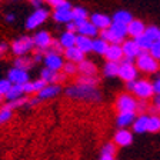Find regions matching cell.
Listing matches in <instances>:
<instances>
[{
    "label": "cell",
    "mask_w": 160,
    "mask_h": 160,
    "mask_svg": "<svg viewBox=\"0 0 160 160\" xmlns=\"http://www.w3.org/2000/svg\"><path fill=\"white\" fill-rule=\"evenodd\" d=\"M66 96L73 100L87 102V103H99L102 100V93L96 86H87V84L74 83L66 89Z\"/></svg>",
    "instance_id": "obj_1"
},
{
    "label": "cell",
    "mask_w": 160,
    "mask_h": 160,
    "mask_svg": "<svg viewBox=\"0 0 160 160\" xmlns=\"http://www.w3.org/2000/svg\"><path fill=\"white\" fill-rule=\"evenodd\" d=\"M10 50L14 56H26L34 50V40L32 36H20L10 43Z\"/></svg>",
    "instance_id": "obj_2"
},
{
    "label": "cell",
    "mask_w": 160,
    "mask_h": 160,
    "mask_svg": "<svg viewBox=\"0 0 160 160\" xmlns=\"http://www.w3.org/2000/svg\"><path fill=\"white\" fill-rule=\"evenodd\" d=\"M136 67L139 69V72L152 74V73H156L160 66H159V60L154 59L149 52H142V53L137 56Z\"/></svg>",
    "instance_id": "obj_3"
},
{
    "label": "cell",
    "mask_w": 160,
    "mask_h": 160,
    "mask_svg": "<svg viewBox=\"0 0 160 160\" xmlns=\"http://www.w3.org/2000/svg\"><path fill=\"white\" fill-rule=\"evenodd\" d=\"M139 74V69L136 67V64L133 63V59L130 57H123L120 62V69H119V77L124 82H133L137 79Z\"/></svg>",
    "instance_id": "obj_4"
},
{
    "label": "cell",
    "mask_w": 160,
    "mask_h": 160,
    "mask_svg": "<svg viewBox=\"0 0 160 160\" xmlns=\"http://www.w3.org/2000/svg\"><path fill=\"white\" fill-rule=\"evenodd\" d=\"M114 107L119 113H122V112H134L136 113L137 99L130 93H122L117 96L116 102H114Z\"/></svg>",
    "instance_id": "obj_5"
},
{
    "label": "cell",
    "mask_w": 160,
    "mask_h": 160,
    "mask_svg": "<svg viewBox=\"0 0 160 160\" xmlns=\"http://www.w3.org/2000/svg\"><path fill=\"white\" fill-rule=\"evenodd\" d=\"M47 19H49V10L43 9V7L34 9V12H32L30 16L26 19L24 27H26L27 30H34V29L42 26Z\"/></svg>",
    "instance_id": "obj_6"
},
{
    "label": "cell",
    "mask_w": 160,
    "mask_h": 160,
    "mask_svg": "<svg viewBox=\"0 0 160 160\" xmlns=\"http://www.w3.org/2000/svg\"><path fill=\"white\" fill-rule=\"evenodd\" d=\"M133 94L137 97V99L149 100L150 97H153V96H154V87H153V83H150L149 80H146V79L136 80V84H134Z\"/></svg>",
    "instance_id": "obj_7"
},
{
    "label": "cell",
    "mask_w": 160,
    "mask_h": 160,
    "mask_svg": "<svg viewBox=\"0 0 160 160\" xmlns=\"http://www.w3.org/2000/svg\"><path fill=\"white\" fill-rule=\"evenodd\" d=\"M64 62H66V60H64L63 54L53 53V52H46V54H44V57H43L44 67L52 69V70H54V72H62Z\"/></svg>",
    "instance_id": "obj_8"
},
{
    "label": "cell",
    "mask_w": 160,
    "mask_h": 160,
    "mask_svg": "<svg viewBox=\"0 0 160 160\" xmlns=\"http://www.w3.org/2000/svg\"><path fill=\"white\" fill-rule=\"evenodd\" d=\"M33 40H34V49L47 52L52 42H53V37L47 30H37L33 36Z\"/></svg>",
    "instance_id": "obj_9"
},
{
    "label": "cell",
    "mask_w": 160,
    "mask_h": 160,
    "mask_svg": "<svg viewBox=\"0 0 160 160\" xmlns=\"http://www.w3.org/2000/svg\"><path fill=\"white\" fill-rule=\"evenodd\" d=\"M40 77H42L46 83H56V84H62L63 82L67 80V76L63 72H54V70L47 69V67H44V69L40 72Z\"/></svg>",
    "instance_id": "obj_10"
},
{
    "label": "cell",
    "mask_w": 160,
    "mask_h": 160,
    "mask_svg": "<svg viewBox=\"0 0 160 160\" xmlns=\"http://www.w3.org/2000/svg\"><path fill=\"white\" fill-rule=\"evenodd\" d=\"M72 4H66V6L63 7H57V9L53 10V19L54 22H57V23H69V22H72L73 20V16H72Z\"/></svg>",
    "instance_id": "obj_11"
},
{
    "label": "cell",
    "mask_w": 160,
    "mask_h": 160,
    "mask_svg": "<svg viewBox=\"0 0 160 160\" xmlns=\"http://www.w3.org/2000/svg\"><path fill=\"white\" fill-rule=\"evenodd\" d=\"M7 79L12 82L13 84H24L26 82H29V72L23 69H17V67H12L7 72Z\"/></svg>",
    "instance_id": "obj_12"
},
{
    "label": "cell",
    "mask_w": 160,
    "mask_h": 160,
    "mask_svg": "<svg viewBox=\"0 0 160 160\" xmlns=\"http://www.w3.org/2000/svg\"><path fill=\"white\" fill-rule=\"evenodd\" d=\"M60 92H62V86H60V84L47 83L46 86H44L43 89H42L39 93L36 94V96L39 97L40 102H42V100H50V99H53V97L59 96Z\"/></svg>",
    "instance_id": "obj_13"
},
{
    "label": "cell",
    "mask_w": 160,
    "mask_h": 160,
    "mask_svg": "<svg viewBox=\"0 0 160 160\" xmlns=\"http://www.w3.org/2000/svg\"><path fill=\"white\" fill-rule=\"evenodd\" d=\"M132 142H133V133L127 129H119L113 136V143L120 147L129 146L132 144Z\"/></svg>",
    "instance_id": "obj_14"
},
{
    "label": "cell",
    "mask_w": 160,
    "mask_h": 160,
    "mask_svg": "<svg viewBox=\"0 0 160 160\" xmlns=\"http://www.w3.org/2000/svg\"><path fill=\"white\" fill-rule=\"evenodd\" d=\"M63 57L66 62H73V63L79 64L80 62H83L86 59V53H83L77 46H73V47H69V49H64Z\"/></svg>",
    "instance_id": "obj_15"
},
{
    "label": "cell",
    "mask_w": 160,
    "mask_h": 160,
    "mask_svg": "<svg viewBox=\"0 0 160 160\" xmlns=\"http://www.w3.org/2000/svg\"><path fill=\"white\" fill-rule=\"evenodd\" d=\"M104 57L107 59V62H117V63H120L122 59L124 57L122 44H109L106 53H104Z\"/></svg>",
    "instance_id": "obj_16"
},
{
    "label": "cell",
    "mask_w": 160,
    "mask_h": 160,
    "mask_svg": "<svg viewBox=\"0 0 160 160\" xmlns=\"http://www.w3.org/2000/svg\"><path fill=\"white\" fill-rule=\"evenodd\" d=\"M89 20L97 27V29L100 30V32H102V30L109 29L110 24L113 23V20L110 19L107 14H103V13H93Z\"/></svg>",
    "instance_id": "obj_17"
},
{
    "label": "cell",
    "mask_w": 160,
    "mask_h": 160,
    "mask_svg": "<svg viewBox=\"0 0 160 160\" xmlns=\"http://www.w3.org/2000/svg\"><path fill=\"white\" fill-rule=\"evenodd\" d=\"M122 49H123L124 57H130V59H137V56L142 53V50H140V47L134 42V39L124 40L123 43H122Z\"/></svg>",
    "instance_id": "obj_18"
},
{
    "label": "cell",
    "mask_w": 160,
    "mask_h": 160,
    "mask_svg": "<svg viewBox=\"0 0 160 160\" xmlns=\"http://www.w3.org/2000/svg\"><path fill=\"white\" fill-rule=\"evenodd\" d=\"M77 34H83V36L94 39V37L99 34V29H97L90 20H86L83 23L77 24Z\"/></svg>",
    "instance_id": "obj_19"
},
{
    "label": "cell",
    "mask_w": 160,
    "mask_h": 160,
    "mask_svg": "<svg viewBox=\"0 0 160 160\" xmlns=\"http://www.w3.org/2000/svg\"><path fill=\"white\" fill-rule=\"evenodd\" d=\"M134 119H136L134 112H122L116 117V124L119 126V129H127L129 126L133 124Z\"/></svg>",
    "instance_id": "obj_20"
},
{
    "label": "cell",
    "mask_w": 160,
    "mask_h": 160,
    "mask_svg": "<svg viewBox=\"0 0 160 160\" xmlns=\"http://www.w3.org/2000/svg\"><path fill=\"white\" fill-rule=\"evenodd\" d=\"M79 74L80 76H97V66L92 60L84 59L79 64Z\"/></svg>",
    "instance_id": "obj_21"
},
{
    "label": "cell",
    "mask_w": 160,
    "mask_h": 160,
    "mask_svg": "<svg viewBox=\"0 0 160 160\" xmlns=\"http://www.w3.org/2000/svg\"><path fill=\"white\" fill-rule=\"evenodd\" d=\"M144 32H146V26H144V23L142 20L133 19L127 24V33H129V36L133 37V39H136L140 34H144Z\"/></svg>",
    "instance_id": "obj_22"
},
{
    "label": "cell",
    "mask_w": 160,
    "mask_h": 160,
    "mask_svg": "<svg viewBox=\"0 0 160 160\" xmlns=\"http://www.w3.org/2000/svg\"><path fill=\"white\" fill-rule=\"evenodd\" d=\"M76 40H77V33L76 32H69V30H64L59 37V42L63 46V49L76 46Z\"/></svg>",
    "instance_id": "obj_23"
},
{
    "label": "cell",
    "mask_w": 160,
    "mask_h": 160,
    "mask_svg": "<svg viewBox=\"0 0 160 160\" xmlns=\"http://www.w3.org/2000/svg\"><path fill=\"white\" fill-rule=\"evenodd\" d=\"M34 64V60L32 56H16V59L13 60V67H17V69H23L29 72Z\"/></svg>",
    "instance_id": "obj_24"
},
{
    "label": "cell",
    "mask_w": 160,
    "mask_h": 160,
    "mask_svg": "<svg viewBox=\"0 0 160 160\" xmlns=\"http://www.w3.org/2000/svg\"><path fill=\"white\" fill-rule=\"evenodd\" d=\"M147 124H149V116L146 113L140 114V116H137L134 119L133 124H132L133 132L134 133H144V132H147Z\"/></svg>",
    "instance_id": "obj_25"
},
{
    "label": "cell",
    "mask_w": 160,
    "mask_h": 160,
    "mask_svg": "<svg viewBox=\"0 0 160 160\" xmlns=\"http://www.w3.org/2000/svg\"><path fill=\"white\" fill-rule=\"evenodd\" d=\"M76 46L79 47L83 53H89V52H92V47H93V39H92V37H87V36H83V34H77Z\"/></svg>",
    "instance_id": "obj_26"
},
{
    "label": "cell",
    "mask_w": 160,
    "mask_h": 160,
    "mask_svg": "<svg viewBox=\"0 0 160 160\" xmlns=\"http://www.w3.org/2000/svg\"><path fill=\"white\" fill-rule=\"evenodd\" d=\"M72 16H73V22L76 24H80L89 20V13H87V10L82 6H76L72 9Z\"/></svg>",
    "instance_id": "obj_27"
},
{
    "label": "cell",
    "mask_w": 160,
    "mask_h": 160,
    "mask_svg": "<svg viewBox=\"0 0 160 160\" xmlns=\"http://www.w3.org/2000/svg\"><path fill=\"white\" fill-rule=\"evenodd\" d=\"M109 29L112 30V33H113L114 36H116L117 39H120V40H124L126 39V36H129V33H127V24L113 22V23L110 24Z\"/></svg>",
    "instance_id": "obj_28"
},
{
    "label": "cell",
    "mask_w": 160,
    "mask_h": 160,
    "mask_svg": "<svg viewBox=\"0 0 160 160\" xmlns=\"http://www.w3.org/2000/svg\"><path fill=\"white\" fill-rule=\"evenodd\" d=\"M119 69H120V63H117V62H106V64L103 66V74L106 77L119 76Z\"/></svg>",
    "instance_id": "obj_29"
},
{
    "label": "cell",
    "mask_w": 160,
    "mask_h": 160,
    "mask_svg": "<svg viewBox=\"0 0 160 160\" xmlns=\"http://www.w3.org/2000/svg\"><path fill=\"white\" fill-rule=\"evenodd\" d=\"M134 42L137 43V46L140 47V50H142V52H149L150 47H152V44H153V40L150 39L146 33L137 36L136 39H134Z\"/></svg>",
    "instance_id": "obj_30"
},
{
    "label": "cell",
    "mask_w": 160,
    "mask_h": 160,
    "mask_svg": "<svg viewBox=\"0 0 160 160\" xmlns=\"http://www.w3.org/2000/svg\"><path fill=\"white\" fill-rule=\"evenodd\" d=\"M23 96H24L23 84H12V89L6 94V99H7V102H10V100L20 99V97H23Z\"/></svg>",
    "instance_id": "obj_31"
},
{
    "label": "cell",
    "mask_w": 160,
    "mask_h": 160,
    "mask_svg": "<svg viewBox=\"0 0 160 160\" xmlns=\"http://www.w3.org/2000/svg\"><path fill=\"white\" fill-rule=\"evenodd\" d=\"M113 22H117V23H123V24H129L132 20H133V16L130 14V12L127 10H119L113 14Z\"/></svg>",
    "instance_id": "obj_32"
},
{
    "label": "cell",
    "mask_w": 160,
    "mask_h": 160,
    "mask_svg": "<svg viewBox=\"0 0 160 160\" xmlns=\"http://www.w3.org/2000/svg\"><path fill=\"white\" fill-rule=\"evenodd\" d=\"M107 47H109V43H107L106 40L102 39V37H99V39H93V47H92V52H94L96 54H103L104 56Z\"/></svg>",
    "instance_id": "obj_33"
},
{
    "label": "cell",
    "mask_w": 160,
    "mask_h": 160,
    "mask_svg": "<svg viewBox=\"0 0 160 160\" xmlns=\"http://www.w3.org/2000/svg\"><path fill=\"white\" fill-rule=\"evenodd\" d=\"M99 34H100V37H102L103 40H106V42H107L109 44H122V43L124 42V40L117 39V37L114 36L113 33H112V30H110V29L102 30V32H100Z\"/></svg>",
    "instance_id": "obj_34"
},
{
    "label": "cell",
    "mask_w": 160,
    "mask_h": 160,
    "mask_svg": "<svg viewBox=\"0 0 160 160\" xmlns=\"http://www.w3.org/2000/svg\"><path fill=\"white\" fill-rule=\"evenodd\" d=\"M62 72H63L67 77L76 76V74H79V66H77V63H73V62H64Z\"/></svg>",
    "instance_id": "obj_35"
},
{
    "label": "cell",
    "mask_w": 160,
    "mask_h": 160,
    "mask_svg": "<svg viewBox=\"0 0 160 160\" xmlns=\"http://www.w3.org/2000/svg\"><path fill=\"white\" fill-rule=\"evenodd\" d=\"M99 77L97 76H77L76 79V83H80V84H87V86H96L99 84Z\"/></svg>",
    "instance_id": "obj_36"
},
{
    "label": "cell",
    "mask_w": 160,
    "mask_h": 160,
    "mask_svg": "<svg viewBox=\"0 0 160 160\" xmlns=\"http://www.w3.org/2000/svg\"><path fill=\"white\" fill-rule=\"evenodd\" d=\"M12 117H13V110L10 107H7L6 104L0 106V124H4L7 122H10Z\"/></svg>",
    "instance_id": "obj_37"
},
{
    "label": "cell",
    "mask_w": 160,
    "mask_h": 160,
    "mask_svg": "<svg viewBox=\"0 0 160 160\" xmlns=\"http://www.w3.org/2000/svg\"><path fill=\"white\" fill-rule=\"evenodd\" d=\"M147 132H150V133H156V132H160V116H149Z\"/></svg>",
    "instance_id": "obj_38"
},
{
    "label": "cell",
    "mask_w": 160,
    "mask_h": 160,
    "mask_svg": "<svg viewBox=\"0 0 160 160\" xmlns=\"http://www.w3.org/2000/svg\"><path fill=\"white\" fill-rule=\"evenodd\" d=\"M27 99L29 97L23 96V97H20V99H16V100H10V102H7V103H4L7 107H10L12 110L14 109H19V107H24L27 106Z\"/></svg>",
    "instance_id": "obj_39"
},
{
    "label": "cell",
    "mask_w": 160,
    "mask_h": 160,
    "mask_svg": "<svg viewBox=\"0 0 160 160\" xmlns=\"http://www.w3.org/2000/svg\"><path fill=\"white\" fill-rule=\"evenodd\" d=\"M116 154V144L113 142H109V143L103 144L102 147V156H114Z\"/></svg>",
    "instance_id": "obj_40"
},
{
    "label": "cell",
    "mask_w": 160,
    "mask_h": 160,
    "mask_svg": "<svg viewBox=\"0 0 160 160\" xmlns=\"http://www.w3.org/2000/svg\"><path fill=\"white\" fill-rule=\"evenodd\" d=\"M12 82H10L9 79H0V94H2V96H4L6 97V94L9 93V90L12 89Z\"/></svg>",
    "instance_id": "obj_41"
},
{
    "label": "cell",
    "mask_w": 160,
    "mask_h": 160,
    "mask_svg": "<svg viewBox=\"0 0 160 160\" xmlns=\"http://www.w3.org/2000/svg\"><path fill=\"white\" fill-rule=\"evenodd\" d=\"M144 33H146L150 39L153 40V42H156V40H159L160 29H159V27H156V26H149V27H146V32H144Z\"/></svg>",
    "instance_id": "obj_42"
},
{
    "label": "cell",
    "mask_w": 160,
    "mask_h": 160,
    "mask_svg": "<svg viewBox=\"0 0 160 160\" xmlns=\"http://www.w3.org/2000/svg\"><path fill=\"white\" fill-rule=\"evenodd\" d=\"M149 53L156 60H160V42L159 40L153 42V44H152V47H150V50H149Z\"/></svg>",
    "instance_id": "obj_43"
},
{
    "label": "cell",
    "mask_w": 160,
    "mask_h": 160,
    "mask_svg": "<svg viewBox=\"0 0 160 160\" xmlns=\"http://www.w3.org/2000/svg\"><path fill=\"white\" fill-rule=\"evenodd\" d=\"M47 52H53V53L63 54L64 49H63V46L60 44L59 40H54V39H53V42H52V44H50V47H49V50H47Z\"/></svg>",
    "instance_id": "obj_44"
},
{
    "label": "cell",
    "mask_w": 160,
    "mask_h": 160,
    "mask_svg": "<svg viewBox=\"0 0 160 160\" xmlns=\"http://www.w3.org/2000/svg\"><path fill=\"white\" fill-rule=\"evenodd\" d=\"M149 110V103H147V100H143V99H139L137 100V109L136 112L139 114H144Z\"/></svg>",
    "instance_id": "obj_45"
},
{
    "label": "cell",
    "mask_w": 160,
    "mask_h": 160,
    "mask_svg": "<svg viewBox=\"0 0 160 160\" xmlns=\"http://www.w3.org/2000/svg\"><path fill=\"white\" fill-rule=\"evenodd\" d=\"M46 84H47V83L44 82L43 79H42V77H39L37 80H33V87H34V92H36V94L39 93L40 90L43 89V87L46 86Z\"/></svg>",
    "instance_id": "obj_46"
},
{
    "label": "cell",
    "mask_w": 160,
    "mask_h": 160,
    "mask_svg": "<svg viewBox=\"0 0 160 160\" xmlns=\"http://www.w3.org/2000/svg\"><path fill=\"white\" fill-rule=\"evenodd\" d=\"M44 54H46V52H43V50H37L34 49V53H33V60H34V63H39V62H43V57Z\"/></svg>",
    "instance_id": "obj_47"
},
{
    "label": "cell",
    "mask_w": 160,
    "mask_h": 160,
    "mask_svg": "<svg viewBox=\"0 0 160 160\" xmlns=\"http://www.w3.org/2000/svg\"><path fill=\"white\" fill-rule=\"evenodd\" d=\"M23 90H24V94H34L36 93V92H34L33 82H32V80H29V82H26V83L23 84Z\"/></svg>",
    "instance_id": "obj_48"
},
{
    "label": "cell",
    "mask_w": 160,
    "mask_h": 160,
    "mask_svg": "<svg viewBox=\"0 0 160 160\" xmlns=\"http://www.w3.org/2000/svg\"><path fill=\"white\" fill-rule=\"evenodd\" d=\"M9 49H10V44H7L6 42H0V59L4 57V54L9 52Z\"/></svg>",
    "instance_id": "obj_49"
},
{
    "label": "cell",
    "mask_w": 160,
    "mask_h": 160,
    "mask_svg": "<svg viewBox=\"0 0 160 160\" xmlns=\"http://www.w3.org/2000/svg\"><path fill=\"white\" fill-rule=\"evenodd\" d=\"M149 114H152V116H160V109L157 106H154V104H152V106H149Z\"/></svg>",
    "instance_id": "obj_50"
},
{
    "label": "cell",
    "mask_w": 160,
    "mask_h": 160,
    "mask_svg": "<svg viewBox=\"0 0 160 160\" xmlns=\"http://www.w3.org/2000/svg\"><path fill=\"white\" fill-rule=\"evenodd\" d=\"M39 102H40V99L39 97H32V99H27V107H33V106H36V104H39Z\"/></svg>",
    "instance_id": "obj_51"
},
{
    "label": "cell",
    "mask_w": 160,
    "mask_h": 160,
    "mask_svg": "<svg viewBox=\"0 0 160 160\" xmlns=\"http://www.w3.org/2000/svg\"><path fill=\"white\" fill-rule=\"evenodd\" d=\"M66 30H69V32H76V33H77V24L74 23L73 20H72V22L66 23Z\"/></svg>",
    "instance_id": "obj_52"
},
{
    "label": "cell",
    "mask_w": 160,
    "mask_h": 160,
    "mask_svg": "<svg viewBox=\"0 0 160 160\" xmlns=\"http://www.w3.org/2000/svg\"><path fill=\"white\" fill-rule=\"evenodd\" d=\"M29 3L32 4L34 9H39V7H42V4H43V0H29Z\"/></svg>",
    "instance_id": "obj_53"
},
{
    "label": "cell",
    "mask_w": 160,
    "mask_h": 160,
    "mask_svg": "<svg viewBox=\"0 0 160 160\" xmlns=\"http://www.w3.org/2000/svg\"><path fill=\"white\" fill-rule=\"evenodd\" d=\"M4 20H6V23H13L14 20H16V16H14L13 13H7L6 16H4Z\"/></svg>",
    "instance_id": "obj_54"
},
{
    "label": "cell",
    "mask_w": 160,
    "mask_h": 160,
    "mask_svg": "<svg viewBox=\"0 0 160 160\" xmlns=\"http://www.w3.org/2000/svg\"><path fill=\"white\" fill-rule=\"evenodd\" d=\"M153 87H154V94H160V77L153 83Z\"/></svg>",
    "instance_id": "obj_55"
},
{
    "label": "cell",
    "mask_w": 160,
    "mask_h": 160,
    "mask_svg": "<svg viewBox=\"0 0 160 160\" xmlns=\"http://www.w3.org/2000/svg\"><path fill=\"white\" fill-rule=\"evenodd\" d=\"M134 84H136V80H133V82H127V83H126V89H127V92H132V93H133Z\"/></svg>",
    "instance_id": "obj_56"
},
{
    "label": "cell",
    "mask_w": 160,
    "mask_h": 160,
    "mask_svg": "<svg viewBox=\"0 0 160 160\" xmlns=\"http://www.w3.org/2000/svg\"><path fill=\"white\" fill-rule=\"evenodd\" d=\"M154 106H157L160 109V94H156V97H154V102H153Z\"/></svg>",
    "instance_id": "obj_57"
},
{
    "label": "cell",
    "mask_w": 160,
    "mask_h": 160,
    "mask_svg": "<svg viewBox=\"0 0 160 160\" xmlns=\"http://www.w3.org/2000/svg\"><path fill=\"white\" fill-rule=\"evenodd\" d=\"M100 160H114V156H100Z\"/></svg>",
    "instance_id": "obj_58"
},
{
    "label": "cell",
    "mask_w": 160,
    "mask_h": 160,
    "mask_svg": "<svg viewBox=\"0 0 160 160\" xmlns=\"http://www.w3.org/2000/svg\"><path fill=\"white\" fill-rule=\"evenodd\" d=\"M3 100H4V96L0 94V106H3Z\"/></svg>",
    "instance_id": "obj_59"
},
{
    "label": "cell",
    "mask_w": 160,
    "mask_h": 160,
    "mask_svg": "<svg viewBox=\"0 0 160 160\" xmlns=\"http://www.w3.org/2000/svg\"><path fill=\"white\" fill-rule=\"evenodd\" d=\"M44 2H46V3H49V4H52V2H53V0H43V3Z\"/></svg>",
    "instance_id": "obj_60"
},
{
    "label": "cell",
    "mask_w": 160,
    "mask_h": 160,
    "mask_svg": "<svg viewBox=\"0 0 160 160\" xmlns=\"http://www.w3.org/2000/svg\"><path fill=\"white\" fill-rule=\"evenodd\" d=\"M10 2H13V3H16V2H19V0H10Z\"/></svg>",
    "instance_id": "obj_61"
},
{
    "label": "cell",
    "mask_w": 160,
    "mask_h": 160,
    "mask_svg": "<svg viewBox=\"0 0 160 160\" xmlns=\"http://www.w3.org/2000/svg\"><path fill=\"white\" fill-rule=\"evenodd\" d=\"M159 42H160V33H159Z\"/></svg>",
    "instance_id": "obj_62"
}]
</instances>
